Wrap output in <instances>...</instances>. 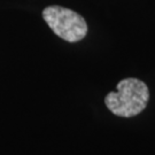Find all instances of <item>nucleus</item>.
Masks as SVG:
<instances>
[{"mask_svg":"<svg viewBox=\"0 0 155 155\" xmlns=\"http://www.w3.org/2000/svg\"><path fill=\"white\" fill-rule=\"evenodd\" d=\"M150 99L147 85L137 78H125L117 84L116 92L106 95L107 108L117 116L132 117L144 110Z\"/></svg>","mask_w":155,"mask_h":155,"instance_id":"1","label":"nucleus"},{"mask_svg":"<svg viewBox=\"0 0 155 155\" xmlns=\"http://www.w3.org/2000/svg\"><path fill=\"white\" fill-rule=\"evenodd\" d=\"M43 17L58 37L69 43L82 40L89 30L82 15L61 6L46 7L43 11Z\"/></svg>","mask_w":155,"mask_h":155,"instance_id":"2","label":"nucleus"}]
</instances>
